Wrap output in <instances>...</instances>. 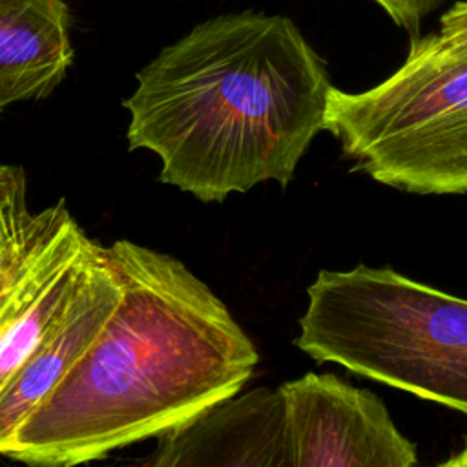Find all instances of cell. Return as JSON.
Instances as JSON below:
<instances>
[{
    "mask_svg": "<svg viewBox=\"0 0 467 467\" xmlns=\"http://www.w3.org/2000/svg\"><path fill=\"white\" fill-rule=\"evenodd\" d=\"M120 296L99 334L16 431L4 456L66 467L148 440L235 396L259 354L226 305L179 259L104 246Z\"/></svg>",
    "mask_w": 467,
    "mask_h": 467,
    "instance_id": "obj_1",
    "label": "cell"
},
{
    "mask_svg": "<svg viewBox=\"0 0 467 467\" xmlns=\"http://www.w3.org/2000/svg\"><path fill=\"white\" fill-rule=\"evenodd\" d=\"M327 66L281 15L243 11L197 24L137 73L124 100L130 150L202 202L263 181L286 186L325 130Z\"/></svg>",
    "mask_w": 467,
    "mask_h": 467,
    "instance_id": "obj_2",
    "label": "cell"
},
{
    "mask_svg": "<svg viewBox=\"0 0 467 467\" xmlns=\"http://www.w3.org/2000/svg\"><path fill=\"white\" fill-rule=\"evenodd\" d=\"M296 347L467 414V299L392 268L321 270Z\"/></svg>",
    "mask_w": 467,
    "mask_h": 467,
    "instance_id": "obj_3",
    "label": "cell"
},
{
    "mask_svg": "<svg viewBox=\"0 0 467 467\" xmlns=\"http://www.w3.org/2000/svg\"><path fill=\"white\" fill-rule=\"evenodd\" d=\"M325 130L383 184L467 193V35L410 38L405 62L367 91L332 86Z\"/></svg>",
    "mask_w": 467,
    "mask_h": 467,
    "instance_id": "obj_4",
    "label": "cell"
},
{
    "mask_svg": "<svg viewBox=\"0 0 467 467\" xmlns=\"http://www.w3.org/2000/svg\"><path fill=\"white\" fill-rule=\"evenodd\" d=\"M294 467H412L416 445L383 401L334 374L308 372L281 385Z\"/></svg>",
    "mask_w": 467,
    "mask_h": 467,
    "instance_id": "obj_5",
    "label": "cell"
},
{
    "mask_svg": "<svg viewBox=\"0 0 467 467\" xmlns=\"http://www.w3.org/2000/svg\"><path fill=\"white\" fill-rule=\"evenodd\" d=\"M151 467H294L281 387L230 396L157 436Z\"/></svg>",
    "mask_w": 467,
    "mask_h": 467,
    "instance_id": "obj_6",
    "label": "cell"
},
{
    "mask_svg": "<svg viewBox=\"0 0 467 467\" xmlns=\"http://www.w3.org/2000/svg\"><path fill=\"white\" fill-rule=\"evenodd\" d=\"M119 296V277L100 244L71 303L0 389V456L9 449L20 425L91 345Z\"/></svg>",
    "mask_w": 467,
    "mask_h": 467,
    "instance_id": "obj_7",
    "label": "cell"
},
{
    "mask_svg": "<svg viewBox=\"0 0 467 467\" xmlns=\"http://www.w3.org/2000/svg\"><path fill=\"white\" fill-rule=\"evenodd\" d=\"M91 244L64 202L33 212L24 171L0 164V327Z\"/></svg>",
    "mask_w": 467,
    "mask_h": 467,
    "instance_id": "obj_8",
    "label": "cell"
},
{
    "mask_svg": "<svg viewBox=\"0 0 467 467\" xmlns=\"http://www.w3.org/2000/svg\"><path fill=\"white\" fill-rule=\"evenodd\" d=\"M73 62L62 0H0V115L47 97Z\"/></svg>",
    "mask_w": 467,
    "mask_h": 467,
    "instance_id": "obj_9",
    "label": "cell"
},
{
    "mask_svg": "<svg viewBox=\"0 0 467 467\" xmlns=\"http://www.w3.org/2000/svg\"><path fill=\"white\" fill-rule=\"evenodd\" d=\"M100 244H93L60 268L24 306L0 327V389L26 361L82 286Z\"/></svg>",
    "mask_w": 467,
    "mask_h": 467,
    "instance_id": "obj_10",
    "label": "cell"
},
{
    "mask_svg": "<svg viewBox=\"0 0 467 467\" xmlns=\"http://www.w3.org/2000/svg\"><path fill=\"white\" fill-rule=\"evenodd\" d=\"M378 4L396 26L409 31L410 38L420 36L421 20L436 11L445 0H372Z\"/></svg>",
    "mask_w": 467,
    "mask_h": 467,
    "instance_id": "obj_11",
    "label": "cell"
},
{
    "mask_svg": "<svg viewBox=\"0 0 467 467\" xmlns=\"http://www.w3.org/2000/svg\"><path fill=\"white\" fill-rule=\"evenodd\" d=\"M440 33L467 35V2H458L447 13L441 15Z\"/></svg>",
    "mask_w": 467,
    "mask_h": 467,
    "instance_id": "obj_12",
    "label": "cell"
},
{
    "mask_svg": "<svg viewBox=\"0 0 467 467\" xmlns=\"http://www.w3.org/2000/svg\"><path fill=\"white\" fill-rule=\"evenodd\" d=\"M440 465H443V467L445 465L447 467H467V441H465V447L460 452H456L452 458L441 462Z\"/></svg>",
    "mask_w": 467,
    "mask_h": 467,
    "instance_id": "obj_13",
    "label": "cell"
}]
</instances>
